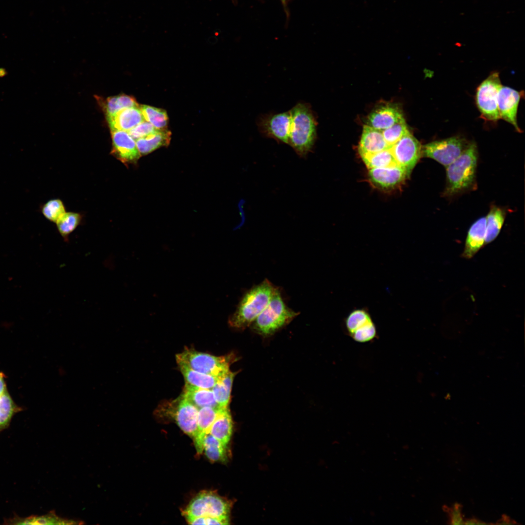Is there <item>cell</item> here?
<instances>
[{"label": "cell", "instance_id": "6da1fadb", "mask_svg": "<svg viewBox=\"0 0 525 525\" xmlns=\"http://www.w3.org/2000/svg\"><path fill=\"white\" fill-rule=\"evenodd\" d=\"M278 288L267 280L255 286L243 297L228 320L230 327L243 329L251 325L268 304Z\"/></svg>", "mask_w": 525, "mask_h": 525}, {"label": "cell", "instance_id": "7a4b0ae2", "mask_svg": "<svg viewBox=\"0 0 525 525\" xmlns=\"http://www.w3.org/2000/svg\"><path fill=\"white\" fill-rule=\"evenodd\" d=\"M291 124L288 144L300 156L311 151L316 136V121L308 104L299 103L290 110Z\"/></svg>", "mask_w": 525, "mask_h": 525}, {"label": "cell", "instance_id": "3957f363", "mask_svg": "<svg viewBox=\"0 0 525 525\" xmlns=\"http://www.w3.org/2000/svg\"><path fill=\"white\" fill-rule=\"evenodd\" d=\"M478 159L474 143L468 145L462 153L446 168V186L444 195H455L470 188L474 183Z\"/></svg>", "mask_w": 525, "mask_h": 525}, {"label": "cell", "instance_id": "277c9868", "mask_svg": "<svg viewBox=\"0 0 525 525\" xmlns=\"http://www.w3.org/2000/svg\"><path fill=\"white\" fill-rule=\"evenodd\" d=\"M298 314L287 307L277 289L268 304L251 325L256 333L268 336L288 324Z\"/></svg>", "mask_w": 525, "mask_h": 525}, {"label": "cell", "instance_id": "5b68a950", "mask_svg": "<svg viewBox=\"0 0 525 525\" xmlns=\"http://www.w3.org/2000/svg\"><path fill=\"white\" fill-rule=\"evenodd\" d=\"M235 358L233 354L217 356L189 348H186L175 355L177 364H182L195 371L218 378L230 370V365Z\"/></svg>", "mask_w": 525, "mask_h": 525}, {"label": "cell", "instance_id": "8992f818", "mask_svg": "<svg viewBox=\"0 0 525 525\" xmlns=\"http://www.w3.org/2000/svg\"><path fill=\"white\" fill-rule=\"evenodd\" d=\"M198 411L196 407L181 395L175 400L159 405L156 413L160 418L174 420L193 440L197 430Z\"/></svg>", "mask_w": 525, "mask_h": 525}, {"label": "cell", "instance_id": "52a82bcc", "mask_svg": "<svg viewBox=\"0 0 525 525\" xmlns=\"http://www.w3.org/2000/svg\"><path fill=\"white\" fill-rule=\"evenodd\" d=\"M230 503L213 491H203L190 502L183 511L186 518L210 516L229 520Z\"/></svg>", "mask_w": 525, "mask_h": 525}, {"label": "cell", "instance_id": "ba28073f", "mask_svg": "<svg viewBox=\"0 0 525 525\" xmlns=\"http://www.w3.org/2000/svg\"><path fill=\"white\" fill-rule=\"evenodd\" d=\"M502 84L499 73L494 72L484 80L477 88L475 100L481 117L486 121L496 122L501 119L499 113L498 95Z\"/></svg>", "mask_w": 525, "mask_h": 525}, {"label": "cell", "instance_id": "9c48e42d", "mask_svg": "<svg viewBox=\"0 0 525 525\" xmlns=\"http://www.w3.org/2000/svg\"><path fill=\"white\" fill-rule=\"evenodd\" d=\"M468 144L459 137L435 140L422 146V156L432 158L446 167L459 157Z\"/></svg>", "mask_w": 525, "mask_h": 525}, {"label": "cell", "instance_id": "30bf717a", "mask_svg": "<svg viewBox=\"0 0 525 525\" xmlns=\"http://www.w3.org/2000/svg\"><path fill=\"white\" fill-rule=\"evenodd\" d=\"M390 149L397 164L409 175L422 156V146L409 131Z\"/></svg>", "mask_w": 525, "mask_h": 525}, {"label": "cell", "instance_id": "8fae6325", "mask_svg": "<svg viewBox=\"0 0 525 525\" xmlns=\"http://www.w3.org/2000/svg\"><path fill=\"white\" fill-rule=\"evenodd\" d=\"M291 119L290 110L267 114L260 118L258 125L261 132L266 136L288 144Z\"/></svg>", "mask_w": 525, "mask_h": 525}, {"label": "cell", "instance_id": "7c38bea8", "mask_svg": "<svg viewBox=\"0 0 525 525\" xmlns=\"http://www.w3.org/2000/svg\"><path fill=\"white\" fill-rule=\"evenodd\" d=\"M522 94L521 92L502 86L499 90L497 100L500 118L512 124L519 132L521 130L517 122V114Z\"/></svg>", "mask_w": 525, "mask_h": 525}, {"label": "cell", "instance_id": "4fadbf2b", "mask_svg": "<svg viewBox=\"0 0 525 525\" xmlns=\"http://www.w3.org/2000/svg\"><path fill=\"white\" fill-rule=\"evenodd\" d=\"M370 181L376 187L384 190L393 189L408 176L405 170L398 165L369 169Z\"/></svg>", "mask_w": 525, "mask_h": 525}, {"label": "cell", "instance_id": "5bb4252c", "mask_svg": "<svg viewBox=\"0 0 525 525\" xmlns=\"http://www.w3.org/2000/svg\"><path fill=\"white\" fill-rule=\"evenodd\" d=\"M113 154L124 163L136 162L140 155L134 140L127 131H111Z\"/></svg>", "mask_w": 525, "mask_h": 525}, {"label": "cell", "instance_id": "9a60e30c", "mask_svg": "<svg viewBox=\"0 0 525 525\" xmlns=\"http://www.w3.org/2000/svg\"><path fill=\"white\" fill-rule=\"evenodd\" d=\"M403 120L402 113L399 108L393 105H385L369 114L367 125L382 131Z\"/></svg>", "mask_w": 525, "mask_h": 525}, {"label": "cell", "instance_id": "2e32d148", "mask_svg": "<svg viewBox=\"0 0 525 525\" xmlns=\"http://www.w3.org/2000/svg\"><path fill=\"white\" fill-rule=\"evenodd\" d=\"M486 217L475 221L470 227L465 242L462 257L467 259L473 258L485 245Z\"/></svg>", "mask_w": 525, "mask_h": 525}, {"label": "cell", "instance_id": "e0dca14e", "mask_svg": "<svg viewBox=\"0 0 525 525\" xmlns=\"http://www.w3.org/2000/svg\"><path fill=\"white\" fill-rule=\"evenodd\" d=\"M106 118L111 131L128 132L145 121L140 106L122 109Z\"/></svg>", "mask_w": 525, "mask_h": 525}, {"label": "cell", "instance_id": "ac0fdd59", "mask_svg": "<svg viewBox=\"0 0 525 525\" xmlns=\"http://www.w3.org/2000/svg\"><path fill=\"white\" fill-rule=\"evenodd\" d=\"M388 148H389L381 131L367 124L364 125L358 148L360 156L375 153Z\"/></svg>", "mask_w": 525, "mask_h": 525}, {"label": "cell", "instance_id": "d6986e66", "mask_svg": "<svg viewBox=\"0 0 525 525\" xmlns=\"http://www.w3.org/2000/svg\"><path fill=\"white\" fill-rule=\"evenodd\" d=\"M221 408H223L206 406L198 409L197 430L193 439L195 449L198 454H201L203 451L205 438L209 434L210 427Z\"/></svg>", "mask_w": 525, "mask_h": 525}, {"label": "cell", "instance_id": "ffe728a7", "mask_svg": "<svg viewBox=\"0 0 525 525\" xmlns=\"http://www.w3.org/2000/svg\"><path fill=\"white\" fill-rule=\"evenodd\" d=\"M233 422L229 407L221 408L211 425L210 434L227 447L232 433Z\"/></svg>", "mask_w": 525, "mask_h": 525}, {"label": "cell", "instance_id": "44dd1931", "mask_svg": "<svg viewBox=\"0 0 525 525\" xmlns=\"http://www.w3.org/2000/svg\"><path fill=\"white\" fill-rule=\"evenodd\" d=\"M181 395L198 409L210 406L221 408L216 402L211 389H205L185 384Z\"/></svg>", "mask_w": 525, "mask_h": 525}, {"label": "cell", "instance_id": "7402d4cb", "mask_svg": "<svg viewBox=\"0 0 525 525\" xmlns=\"http://www.w3.org/2000/svg\"><path fill=\"white\" fill-rule=\"evenodd\" d=\"M171 139V132L157 130L154 133L136 140V146L140 155H146L162 146H168Z\"/></svg>", "mask_w": 525, "mask_h": 525}, {"label": "cell", "instance_id": "603a6c76", "mask_svg": "<svg viewBox=\"0 0 525 525\" xmlns=\"http://www.w3.org/2000/svg\"><path fill=\"white\" fill-rule=\"evenodd\" d=\"M236 372L228 370L220 378L211 388L214 398L219 407H228L234 378Z\"/></svg>", "mask_w": 525, "mask_h": 525}, {"label": "cell", "instance_id": "cb8c5ba5", "mask_svg": "<svg viewBox=\"0 0 525 525\" xmlns=\"http://www.w3.org/2000/svg\"><path fill=\"white\" fill-rule=\"evenodd\" d=\"M505 212L492 206L486 217L485 245L491 243L500 232L505 219Z\"/></svg>", "mask_w": 525, "mask_h": 525}, {"label": "cell", "instance_id": "d4e9b609", "mask_svg": "<svg viewBox=\"0 0 525 525\" xmlns=\"http://www.w3.org/2000/svg\"><path fill=\"white\" fill-rule=\"evenodd\" d=\"M185 384L193 386L211 389L219 378L193 370L182 364H178Z\"/></svg>", "mask_w": 525, "mask_h": 525}, {"label": "cell", "instance_id": "484cf974", "mask_svg": "<svg viewBox=\"0 0 525 525\" xmlns=\"http://www.w3.org/2000/svg\"><path fill=\"white\" fill-rule=\"evenodd\" d=\"M13 524L31 525H77L82 524L81 521L69 520L58 516L54 511L39 516H32L24 519H14Z\"/></svg>", "mask_w": 525, "mask_h": 525}, {"label": "cell", "instance_id": "4316f807", "mask_svg": "<svg viewBox=\"0 0 525 525\" xmlns=\"http://www.w3.org/2000/svg\"><path fill=\"white\" fill-rule=\"evenodd\" d=\"M227 448L210 434L205 438L203 451L208 458L212 461H225L227 459Z\"/></svg>", "mask_w": 525, "mask_h": 525}, {"label": "cell", "instance_id": "83f0119b", "mask_svg": "<svg viewBox=\"0 0 525 525\" xmlns=\"http://www.w3.org/2000/svg\"><path fill=\"white\" fill-rule=\"evenodd\" d=\"M361 157L368 169L398 165L390 148Z\"/></svg>", "mask_w": 525, "mask_h": 525}, {"label": "cell", "instance_id": "f1b7e54d", "mask_svg": "<svg viewBox=\"0 0 525 525\" xmlns=\"http://www.w3.org/2000/svg\"><path fill=\"white\" fill-rule=\"evenodd\" d=\"M143 117L158 130L167 129L169 118L165 110L147 105L140 106Z\"/></svg>", "mask_w": 525, "mask_h": 525}, {"label": "cell", "instance_id": "f546056e", "mask_svg": "<svg viewBox=\"0 0 525 525\" xmlns=\"http://www.w3.org/2000/svg\"><path fill=\"white\" fill-rule=\"evenodd\" d=\"M20 408L14 402L7 390L0 395V431L9 425L14 415Z\"/></svg>", "mask_w": 525, "mask_h": 525}, {"label": "cell", "instance_id": "4dcf8cb0", "mask_svg": "<svg viewBox=\"0 0 525 525\" xmlns=\"http://www.w3.org/2000/svg\"><path fill=\"white\" fill-rule=\"evenodd\" d=\"M81 221L79 213L65 212L56 222L59 233L66 240L78 227Z\"/></svg>", "mask_w": 525, "mask_h": 525}, {"label": "cell", "instance_id": "1f68e13d", "mask_svg": "<svg viewBox=\"0 0 525 525\" xmlns=\"http://www.w3.org/2000/svg\"><path fill=\"white\" fill-rule=\"evenodd\" d=\"M369 313L364 309H358L351 312L345 321L346 330L350 335L355 331L361 328L372 321Z\"/></svg>", "mask_w": 525, "mask_h": 525}, {"label": "cell", "instance_id": "d6a6232c", "mask_svg": "<svg viewBox=\"0 0 525 525\" xmlns=\"http://www.w3.org/2000/svg\"><path fill=\"white\" fill-rule=\"evenodd\" d=\"M404 119L382 131L384 138L390 148L409 132Z\"/></svg>", "mask_w": 525, "mask_h": 525}, {"label": "cell", "instance_id": "836d02e7", "mask_svg": "<svg viewBox=\"0 0 525 525\" xmlns=\"http://www.w3.org/2000/svg\"><path fill=\"white\" fill-rule=\"evenodd\" d=\"M42 212L48 220L56 223L66 212V211L64 205L61 200L52 199L43 205Z\"/></svg>", "mask_w": 525, "mask_h": 525}, {"label": "cell", "instance_id": "e575fe53", "mask_svg": "<svg viewBox=\"0 0 525 525\" xmlns=\"http://www.w3.org/2000/svg\"><path fill=\"white\" fill-rule=\"evenodd\" d=\"M377 334L376 328L373 321L353 332L350 336L356 342H368L373 340Z\"/></svg>", "mask_w": 525, "mask_h": 525}, {"label": "cell", "instance_id": "d590c367", "mask_svg": "<svg viewBox=\"0 0 525 525\" xmlns=\"http://www.w3.org/2000/svg\"><path fill=\"white\" fill-rule=\"evenodd\" d=\"M154 126L149 122L145 121L140 122L132 129L128 131V134L135 140L146 136L156 131Z\"/></svg>", "mask_w": 525, "mask_h": 525}, {"label": "cell", "instance_id": "8d00e7d4", "mask_svg": "<svg viewBox=\"0 0 525 525\" xmlns=\"http://www.w3.org/2000/svg\"><path fill=\"white\" fill-rule=\"evenodd\" d=\"M188 524L191 525H228L229 520L210 516H200L186 518Z\"/></svg>", "mask_w": 525, "mask_h": 525}, {"label": "cell", "instance_id": "74e56055", "mask_svg": "<svg viewBox=\"0 0 525 525\" xmlns=\"http://www.w3.org/2000/svg\"><path fill=\"white\" fill-rule=\"evenodd\" d=\"M117 104L121 109L127 108L139 107L136 99L132 96L124 94L116 96Z\"/></svg>", "mask_w": 525, "mask_h": 525}, {"label": "cell", "instance_id": "f35d334b", "mask_svg": "<svg viewBox=\"0 0 525 525\" xmlns=\"http://www.w3.org/2000/svg\"><path fill=\"white\" fill-rule=\"evenodd\" d=\"M104 107L106 118L115 114L121 110L117 104L116 96L107 98Z\"/></svg>", "mask_w": 525, "mask_h": 525}, {"label": "cell", "instance_id": "ab89813d", "mask_svg": "<svg viewBox=\"0 0 525 525\" xmlns=\"http://www.w3.org/2000/svg\"><path fill=\"white\" fill-rule=\"evenodd\" d=\"M450 524L454 525H464V520L461 515L460 506L455 504L450 510Z\"/></svg>", "mask_w": 525, "mask_h": 525}, {"label": "cell", "instance_id": "60d3db41", "mask_svg": "<svg viewBox=\"0 0 525 525\" xmlns=\"http://www.w3.org/2000/svg\"><path fill=\"white\" fill-rule=\"evenodd\" d=\"M6 390L4 374L2 372H0V395L3 394Z\"/></svg>", "mask_w": 525, "mask_h": 525}, {"label": "cell", "instance_id": "b9f144b4", "mask_svg": "<svg viewBox=\"0 0 525 525\" xmlns=\"http://www.w3.org/2000/svg\"><path fill=\"white\" fill-rule=\"evenodd\" d=\"M499 525H512L515 524L514 521L511 520L508 517L505 516L503 517L497 523Z\"/></svg>", "mask_w": 525, "mask_h": 525}, {"label": "cell", "instance_id": "7bdbcfd3", "mask_svg": "<svg viewBox=\"0 0 525 525\" xmlns=\"http://www.w3.org/2000/svg\"><path fill=\"white\" fill-rule=\"evenodd\" d=\"M487 523L475 519H468L464 521V525H486Z\"/></svg>", "mask_w": 525, "mask_h": 525}, {"label": "cell", "instance_id": "ee69618b", "mask_svg": "<svg viewBox=\"0 0 525 525\" xmlns=\"http://www.w3.org/2000/svg\"><path fill=\"white\" fill-rule=\"evenodd\" d=\"M281 0V1L282 2V3H283V5H284V6H285V5H286V0Z\"/></svg>", "mask_w": 525, "mask_h": 525}]
</instances>
